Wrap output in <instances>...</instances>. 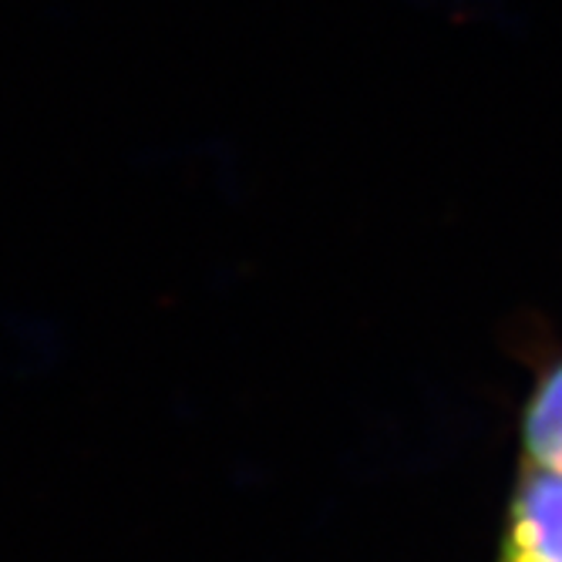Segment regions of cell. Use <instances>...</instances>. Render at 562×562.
<instances>
[{
  "mask_svg": "<svg viewBox=\"0 0 562 562\" xmlns=\"http://www.w3.org/2000/svg\"><path fill=\"white\" fill-rule=\"evenodd\" d=\"M519 435L526 465L562 472V357L536 381Z\"/></svg>",
  "mask_w": 562,
  "mask_h": 562,
  "instance_id": "obj_2",
  "label": "cell"
},
{
  "mask_svg": "<svg viewBox=\"0 0 562 562\" xmlns=\"http://www.w3.org/2000/svg\"><path fill=\"white\" fill-rule=\"evenodd\" d=\"M498 562H562V472L522 465L505 508Z\"/></svg>",
  "mask_w": 562,
  "mask_h": 562,
  "instance_id": "obj_1",
  "label": "cell"
}]
</instances>
